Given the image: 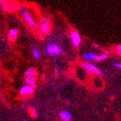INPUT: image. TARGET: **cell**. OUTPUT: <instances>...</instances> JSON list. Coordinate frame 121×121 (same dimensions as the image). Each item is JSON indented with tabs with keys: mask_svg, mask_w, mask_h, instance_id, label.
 <instances>
[{
	"mask_svg": "<svg viewBox=\"0 0 121 121\" xmlns=\"http://www.w3.org/2000/svg\"><path fill=\"white\" fill-rule=\"evenodd\" d=\"M19 10H20L21 15L23 17V19L24 20V22L30 26V28L33 29V30H35V29L37 28V23H36V22L35 21L33 16L30 14V12L29 11V10L25 6H21Z\"/></svg>",
	"mask_w": 121,
	"mask_h": 121,
	"instance_id": "1",
	"label": "cell"
},
{
	"mask_svg": "<svg viewBox=\"0 0 121 121\" xmlns=\"http://www.w3.org/2000/svg\"><path fill=\"white\" fill-rule=\"evenodd\" d=\"M44 53L46 56L52 57L60 56L63 54V48L57 43H48L44 48Z\"/></svg>",
	"mask_w": 121,
	"mask_h": 121,
	"instance_id": "2",
	"label": "cell"
},
{
	"mask_svg": "<svg viewBox=\"0 0 121 121\" xmlns=\"http://www.w3.org/2000/svg\"><path fill=\"white\" fill-rule=\"evenodd\" d=\"M52 25H51L50 21L48 20V18L46 17H42L39 21V29L40 31L43 33V35H48V33L50 32Z\"/></svg>",
	"mask_w": 121,
	"mask_h": 121,
	"instance_id": "3",
	"label": "cell"
},
{
	"mask_svg": "<svg viewBox=\"0 0 121 121\" xmlns=\"http://www.w3.org/2000/svg\"><path fill=\"white\" fill-rule=\"evenodd\" d=\"M69 37H70L72 44H73V46L74 48H78V47L81 46L82 39H81V36L79 34L78 31H76L74 30H71L70 33H69Z\"/></svg>",
	"mask_w": 121,
	"mask_h": 121,
	"instance_id": "4",
	"label": "cell"
},
{
	"mask_svg": "<svg viewBox=\"0 0 121 121\" xmlns=\"http://www.w3.org/2000/svg\"><path fill=\"white\" fill-rule=\"evenodd\" d=\"M34 93V86L26 84L20 88V94L22 95H30Z\"/></svg>",
	"mask_w": 121,
	"mask_h": 121,
	"instance_id": "5",
	"label": "cell"
},
{
	"mask_svg": "<svg viewBox=\"0 0 121 121\" xmlns=\"http://www.w3.org/2000/svg\"><path fill=\"white\" fill-rule=\"evenodd\" d=\"M60 118L63 121H71L72 119V114L70 112L67 110H63L60 112Z\"/></svg>",
	"mask_w": 121,
	"mask_h": 121,
	"instance_id": "6",
	"label": "cell"
},
{
	"mask_svg": "<svg viewBox=\"0 0 121 121\" xmlns=\"http://www.w3.org/2000/svg\"><path fill=\"white\" fill-rule=\"evenodd\" d=\"M18 35V30L17 29H10L8 32V38L10 42H15Z\"/></svg>",
	"mask_w": 121,
	"mask_h": 121,
	"instance_id": "7",
	"label": "cell"
},
{
	"mask_svg": "<svg viewBox=\"0 0 121 121\" xmlns=\"http://www.w3.org/2000/svg\"><path fill=\"white\" fill-rule=\"evenodd\" d=\"M98 56V54L93 53V52H86L83 55V58L86 60H96Z\"/></svg>",
	"mask_w": 121,
	"mask_h": 121,
	"instance_id": "8",
	"label": "cell"
},
{
	"mask_svg": "<svg viewBox=\"0 0 121 121\" xmlns=\"http://www.w3.org/2000/svg\"><path fill=\"white\" fill-rule=\"evenodd\" d=\"M81 67L83 68L84 70L86 71L88 74H94V73H95L94 72H93V68H91V66L89 65L88 62H81Z\"/></svg>",
	"mask_w": 121,
	"mask_h": 121,
	"instance_id": "9",
	"label": "cell"
},
{
	"mask_svg": "<svg viewBox=\"0 0 121 121\" xmlns=\"http://www.w3.org/2000/svg\"><path fill=\"white\" fill-rule=\"evenodd\" d=\"M31 53H32L33 58L35 59V60H39L41 58V53L40 51L38 50L37 47L35 45L32 46V48H31Z\"/></svg>",
	"mask_w": 121,
	"mask_h": 121,
	"instance_id": "10",
	"label": "cell"
},
{
	"mask_svg": "<svg viewBox=\"0 0 121 121\" xmlns=\"http://www.w3.org/2000/svg\"><path fill=\"white\" fill-rule=\"evenodd\" d=\"M37 74V70L35 69L34 67H30L27 70L24 72V75L27 77V76H35Z\"/></svg>",
	"mask_w": 121,
	"mask_h": 121,
	"instance_id": "11",
	"label": "cell"
},
{
	"mask_svg": "<svg viewBox=\"0 0 121 121\" xmlns=\"http://www.w3.org/2000/svg\"><path fill=\"white\" fill-rule=\"evenodd\" d=\"M25 82L28 85L35 86V84H36V79H35V76H27L25 78Z\"/></svg>",
	"mask_w": 121,
	"mask_h": 121,
	"instance_id": "12",
	"label": "cell"
},
{
	"mask_svg": "<svg viewBox=\"0 0 121 121\" xmlns=\"http://www.w3.org/2000/svg\"><path fill=\"white\" fill-rule=\"evenodd\" d=\"M89 63V65L91 66V68H93V72L95 73H97L98 75H99V76H104L105 75V73H104V72L102 70H100L99 68L97 67L96 65H94L93 63H92V62H88Z\"/></svg>",
	"mask_w": 121,
	"mask_h": 121,
	"instance_id": "13",
	"label": "cell"
},
{
	"mask_svg": "<svg viewBox=\"0 0 121 121\" xmlns=\"http://www.w3.org/2000/svg\"><path fill=\"white\" fill-rule=\"evenodd\" d=\"M109 56H110V54L108 53V52H104V53L100 54V55H99L98 58H97V60L98 61H102V60H106V59L108 58Z\"/></svg>",
	"mask_w": 121,
	"mask_h": 121,
	"instance_id": "14",
	"label": "cell"
},
{
	"mask_svg": "<svg viewBox=\"0 0 121 121\" xmlns=\"http://www.w3.org/2000/svg\"><path fill=\"white\" fill-rule=\"evenodd\" d=\"M30 115H31V117H33V118H36L38 115V112L36 111L35 108H30Z\"/></svg>",
	"mask_w": 121,
	"mask_h": 121,
	"instance_id": "15",
	"label": "cell"
},
{
	"mask_svg": "<svg viewBox=\"0 0 121 121\" xmlns=\"http://www.w3.org/2000/svg\"><path fill=\"white\" fill-rule=\"evenodd\" d=\"M112 66L118 69H121V62H119V61H114L112 63Z\"/></svg>",
	"mask_w": 121,
	"mask_h": 121,
	"instance_id": "16",
	"label": "cell"
},
{
	"mask_svg": "<svg viewBox=\"0 0 121 121\" xmlns=\"http://www.w3.org/2000/svg\"><path fill=\"white\" fill-rule=\"evenodd\" d=\"M117 51H118V53H119V56H121V45L117 46Z\"/></svg>",
	"mask_w": 121,
	"mask_h": 121,
	"instance_id": "17",
	"label": "cell"
}]
</instances>
